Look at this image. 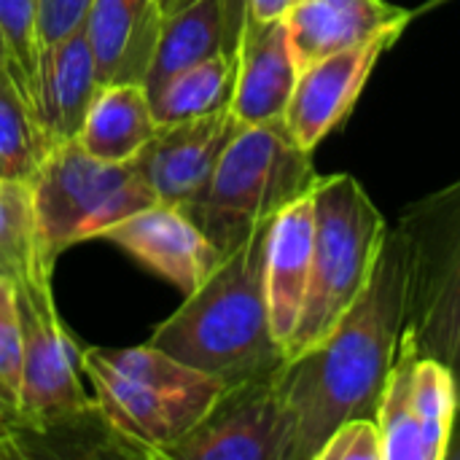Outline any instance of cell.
Instances as JSON below:
<instances>
[{"label": "cell", "instance_id": "cell-1", "mask_svg": "<svg viewBox=\"0 0 460 460\" xmlns=\"http://www.w3.org/2000/svg\"><path fill=\"white\" fill-rule=\"evenodd\" d=\"M415 256L404 224L388 226L372 278L337 326L307 353L283 361L275 385L294 418V460H315L350 418H375L412 307Z\"/></svg>", "mask_w": 460, "mask_h": 460}, {"label": "cell", "instance_id": "cell-2", "mask_svg": "<svg viewBox=\"0 0 460 460\" xmlns=\"http://www.w3.org/2000/svg\"><path fill=\"white\" fill-rule=\"evenodd\" d=\"M270 221L224 256L216 272L156 326L148 345L224 380L229 388L270 377L283 367L286 353L270 329L264 294Z\"/></svg>", "mask_w": 460, "mask_h": 460}, {"label": "cell", "instance_id": "cell-3", "mask_svg": "<svg viewBox=\"0 0 460 460\" xmlns=\"http://www.w3.org/2000/svg\"><path fill=\"white\" fill-rule=\"evenodd\" d=\"M81 358L105 423L143 458L164 460L229 388L148 342L121 350L89 348Z\"/></svg>", "mask_w": 460, "mask_h": 460}, {"label": "cell", "instance_id": "cell-4", "mask_svg": "<svg viewBox=\"0 0 460 460\" xmlns=\"http://www.w3.org/2000/svg\"><path fill=\"white\" fill-rule=\"evenodd\" d=\"M315 181L310 151H302L278 119L243 127L208 186L181 210L226 256L288 202L307 194Z\"/></svg>", "mask_w": 460, "mask_h": 460}, {"label": "cell", "instance_id": "cell-5", "mask_svg": "<svg viewBox=\"0 0 460 460\" xmlns=\"http://www.w3.org/2000/svg\"><path fill=\"white\" fill-rule=\"evenodd\" d=\"M315 243L307 296L286 361L315 348L367 288L388 224L367 189L348 172L326 175L313 186Z\"/></svg>", "mask_w": 460, "mask_h": 460}, {"label": "cell", "instance_id": "cell-6", "mask_svg": "<svg viewBox=\"0 0 460 460\" xmlns=\"http://www.w3.org/2000/svg\"><path fill=\"white\" fill-rule=\"evenodd\" d=\"M43 256H57L156 202L135 162H102L78 140L49 148L30 181Z\"/></svg>", "mask_w": 460, "mask_h": 460}, {"label": "cell", "instance_id": "cell-7", "mask_svg": "<svg viewBox=\"0 0 460 460\" xmlns=\"http://www.w3.org/2000/svg\"><path fill=\"white\" fill-rule=\"evenodd\" d=\"M415 256L404 340L447 364L460 385V183L402 218Z\"/></svg>", "mask_w": 460, "mask_h": 460}, {"label": "cell", "instance_id": "cell-8", "mask_svg": "<svg viewBox=\"0 0 460 460\" xmlns=\"http://www.w3.org/2000/svg\"><path fill=\"white\" fill-rule=\"evenodd\" d=\"M22 318V388L11 426L19 431H43L70 423L97 407L86 396L81 372L84 358L59 321L51 272L16 280Z\"/></svg>", "mask_w": 460, "mask_h": 460}, {"label": "cell", "instance_id": "cell-9", "mask_svg": "<svg viewBox=\"0 0 460 460\" xmlns=\"http://www.w3.org/2000/svg\"><path fill=\"white\" fill-rule=\"evenodd\" d=\"M294 447L296 426L270 375L226 388L164 460H294Z\"/></svg>", "mask_w": 460, "mask_h": 460}, {"label": "cell", "instance_id": "cell-10", "mask_svg": "<svg viewBox=\"0 0 460 460\" xmlns=\"http://www.w3.org/2000/svg\"><path fill=\"white\" fill-rule=\"evenodd\" d=\"M404 27H391L369 40L329 54L299 70L283 124L302 151H315L323 137L337 129L358 102L377 59L402 38Z\"/></svg>", "mask_w": 460, "mask_h": 460}, {"label": "cell", "instance_id": "cell-11", "mask_svg": "<svg viewBox=\"0 0 460 460\" xmlns=\"http://www.w3.org/2000/svg\"><path fill=\"white\" fill-rule=\"evenodd\" d=\"M140 267L172 283L183 296L194 294L224 261V253L175 205L154 202L100 234Z\"/></svg>", "mask_w": 460, "mask_h": 460}, {"label": "cell", "instance_id": "cell-12", "mask_svg": "<svg viewBox=\"0 0 460 460\" xmlns=\"http://www.w3.org/2000/svg\"><path fill=\"white\" fill-rule=\"evenodd\" d=\"M240 129L243 124L232 108L189 121L159 124L132 162L154 189L156 202L186 208L208 186L218 159Z\"/></svg>", "mask_w": 460, "mask_h": 460}, {"label": "cell", "instance_id": "cell-13", "mask_svg": "<svg viewBox=\"0 0 460 460\" xmlns=\"http://www.w3.org/2000/svg\"><path fill=\"white\" fill-rule=\"evenodd\" d=\"M315 243V205L313 189L288 202L272 216L264 248V294L270 310V329L278 345L288 348L302 318Z\"/></svg>", "mask_w": 460, "mask_h": 460}, {"label": "cell", "instance_id": "cell-14", "mask_svg": "<svg viewBox=\"0 0 460 460\" xmlns=\"http://www.w3.org/2000/svg\"><path fill=\"white\" fill-rule=\"evenodd\" d=\"M97 92V67L84 27L40 49L32 78V105L49 148L78 140Z\"/></svg>", "mask_w": 460, "mask_h": 460}, {"label": "cell", "instance_id": "cell-15", "mask_svg": "<svg viewBox=\"0 0 460 460\" xmlns=\"http://www.w3.org/2000/svg\"><path fill=\"white\" fill-rule=\"evenodd\" d=\"M296 78L299 65L288 43L286 22H259L248 16L237 43V81L232 94L237 121L253 127L283 119Z\"/></svg>", "mask_w": 460, "mask_h": 460}, {"label": "cell", "instance_id": "cell-16", "mask_svg": "<svg viewBox=\"0 0 460 460\" xmlns=\"http://www.w3.org/2000/svg\"><path fill=\"white\" fill-rule=\"evenodd\" d=\"M248 19L245 0H189L162 16L154 57L146 73V92L154 97L175 73L216 57L234 54Z\"/></svg>", "mask_w": 460, "mask_h": 460}, {"label": "cell", "instance_id": "cell-17", "mask_svg": "<svg viewBox=\"0 0 460 460\" xmlns=\"http://www.w3.org/2000/svg\"><path fill=\"white\" fill-rule=\"evenodd\" d=\"M410 19L412 11L388 0H294L283 16L299 70Z\"/></svg>", "mask_w": 460, "mask_h": 460}, {"label": "cell", "instance_id": "cell-18", "mask_svg": "<svg viewBox=\"0 0 460 460\" xmlns=\"http://www.w3.org/2000/svg\"><path fill=\"white\" fill-rule=\"evenodd\" d=\"M159 24H162V11L156 0L92 3L84 30L92 46L100 86L146 81Z\"/></svg>", "mask_w": 460, "mask_h": 460}, {"label": "cell", "instance_id": "cell-19", "mask_svg": "<svg viewBox=\"0 0 460 460\" xmlns=\"http://www.w3.org/2000/svg\"><path fill=\"white\" fill-rule=\"evenodd\" d=\"M156 127L143 84H108L100 86L78 132V143L102 162H132L154 137Z\"/></svg>", "mask_w": 460, "mask_h": 460}, {"label": "cell", "instance_id": "cell-20", "mask_svg": "<svg viewBox=\"0 0 460 460\" xmlns=\"http://www.w3.org/2000/svg\"><path fill=\"white\" fill-rule=\"evenodd\" d=\"M237 81V51H221L181 73H175L154 97L151 111L156 124H175L232 108Z\"/></svg>", "mask_w": 460, "mask_h": 460}, {"label": "cell", "instance_id": "cell-21", "mask_svg": "<svg viewBox=\"0 0 460 460\" xmlns=\"http://www.w3.org/2000/svg\"><path fill=\"white\" fill-rule=\"evenodd\" d=\"M46 154L49 143L30 89L19 67L8 59V65H0V178L30 183Z\"/></svg>", "mask_w": 460, "mask_h": 460}, {"label": "cell", "instance_id": "cell-22", "mask_svg": "<svg viewBox=\"0 0 460 460\" xmlns=\"http://www.w3.org/2000/svg\"><path fill=\"white\" fill-rule=\"evenodd\" d=\"M410 394L423 434L426 460H445L456 434L460 407V385L453 369L418 353L410 372Z\"/></svg>", "mask_w": 460, "mask_h": 460}, {"label": "cell", "instance_id": "cell-23", "mask_svg": "<svg viewBox=\"0 0 460 460\" xmlns=\"http://www.w3.org/2000/svg\"><path fill=\"white\" fill-rule=\"evenodd\" d=\"M418 350L402 337L396 361L385 377L375 420L383 437V460H426L420 423L412 410L410 394V372Z\"/></svg>", "mask_w": 460, "mask_h": 460}, {"label": "cell", "instance_id": "cell-24", "mask_svg": "<svg viewBox=\"0 0 460 460\" xmlns=\"http://www.w3.org/2000/svg\"><path fill=\"white\" fill-rule=\"evenodd\" d=\"M51 267L38 240L30 183L0 178V275L22 280Z\"/></svg>", "mask_w": 460, "mask_h": 460}, {"label": "cell", "instance_id": "cell-25", "mask_svg": "<svg viewBox=\"0 0 460 460\" xmlns=\"http://www.w3.org/2000/svg\"><path fill=\"white\" fill-rule=\"evenodd\" d=\"M22 388V318L16 280L0 275V399L13 420Z\"/></svg>", "mask_w": 460, "mask_h": 460}, {"label": "cell", "instance_id": "cell-26", "mask_svg": "<svg viewBox=\"0 0 460 460\" xmlns=\"http://www.w3.org/2000/svg\"><path fill=\"white\" fill-rule=\"evenodd\" d=\"M0 32L8 46L11 62L19 67L32 97V78L40 57L38 0H0Z\"/></svg>", "mask_w": 460, "mask_h": 460}, {"label": "cell", "instance_id": "cell-27", "mask_svg": "<svg viewBox=\"0 0 460 460\" xmlns=\"http://www.w3.org/2000/svg\"><path fill=\"white\" fill-rule=\"evenodd\" d=\"M315 460H383V437L375 418H350L332 431Z\"/></svg>", "mask_w": 460, "mask_h": 460}, {"label": "cell", "instance_id": "cell-28", "mask_svg": "<svg viewBox=\"0 0 460 460\" xmlns=\"http://www.w3.org/2000/svg\"><path fill=\"white\" fill-rule=\"evenodd\" d=\"M92 3L94 0H38V40H40V49L78 32L86 24Z\"/></svg>", "mask_w": 460, "mask_h": 460}, {"label": "cell", "instance_id": "cell-29", "mask_svg": "<svg viewBox=\"0 0 460 460\" xmlns=\"http://www.w3.org/2000/svg\"><path fill=\"white\" fill-rule=\"evenodd\" d=\"M245 5H248L251 19L272 22V19H283L288 8L294 5V0H245Z\"/></svg>", "mask_w": 460, "mask_h": 460}, {"label": "cell", "instance_id": "cell-30", "mask_svg": "<svg viewBox=\"0 0 460 460\" xmlns=\"http://www.w3.org/2000/svg\"><path fill=\"white\" fill-rule=\"evenodd\" d=\"M189 0H156V5H159V11H162V16H167V13H172V11H178L181 5H186Z\"/></svg>", "mask_w": 460, "mask_h": 460}, {"label": "cell", "instance_id": "cell-31", "mask_svg": "<svg viewBox=\"0 0 460 460\" xmlns=\"http://www.w3.org/2000/svg\"><path fill=\"white\" fill-rule=\"evenodd\" d=\"M447 458L460 460V437L453 434V442H450V450H447Z\"/></svg>", "mask_w": 460, "mask_h": 460}, {"label": "cell", "instance_id": "cell-32", "mask_svg": "<svg viewBox=\"0 0 460 460\" xmlns=\"http://www.w3.org/2000/svg\"><path fill=\"white\" fill-rule=\"evenodd\" d=\"M8 46H5V40H3V32H0V65H8Z\"/></svg>", "mask_w": 460, "mask_h": 460}, {"label": "cell", "instance_id": "cell-33", "mask_svg": "<svg viewBox=\"0 0 460 460\" xmlns=\"http://www.w3.org/2000/svg\"><path fill=\"white\" fill-rule=\"evenodd\" d=\"M8 423H11V415L0 407V429H3V426H8Z\"/></svg>", "mask_w": 460, "mask_h": 460}, {"label": "cell", "instance_id": "cell-34", "mask_svg": "<svg viewBox=\"0 0 460 460\" xmlns=\"http://www.w3.org/2000/svg\"><path fill=\"white\" fill-rule=\"evenodd\" d=\"M0 407H3V410H5V404H3V399H0ZM5 412H8V410H5Z\"/></svg>", "mask_w": 460, "mask_h": 460}]
</instances>
